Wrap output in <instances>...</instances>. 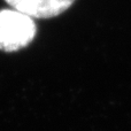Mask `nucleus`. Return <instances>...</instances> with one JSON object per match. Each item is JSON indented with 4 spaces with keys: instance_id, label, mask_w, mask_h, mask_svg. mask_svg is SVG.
<instances>
[{
    "instance_id": "f03ea898",
    "label": "nucleus",
    "mask_w": 131,
    "mask_h": 131,
    "mask_svg": "<svg viewBox=\"0 0 131 131\" xmlns=\"http://www.w3.org/2000/svg\"><path fill=\"white\" fill-rule=\"evenodd\" d=\"M12 8L34 18H53L63 14L76 0H5Z\"/></svg>"
},
{
    "instance_id": "f257e3e1",
    "label": "nucleus",
    "mask_w": 131,
    "mask_h": 131,
    "mask_svg": "<svg viewBox=\"0 0 131 131\" xmlns=\"http://www.w3.org/2000/svg\"><path fill=\"white\" fill-rule=\"evenodd\" d=\"M37 24L30 15L14 8L0 10V51L17 52L34 41Z\"/></svg>"
}]
</instances>
